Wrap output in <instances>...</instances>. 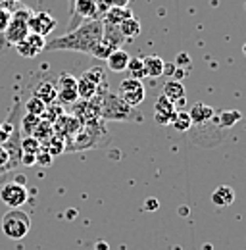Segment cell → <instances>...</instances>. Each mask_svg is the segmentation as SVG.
Returning a JSON list of instances; mask_svg holds the SVG:
<instances>
[{
    "label": "cell",
    "mask_w": 246,
    "mask_h": 250,
    "mask_svg": "<svg viewBox=\"0 0 246 250\" xmlns=\"http://www.w3.org/2000/svg\"><path fill=\"white\" fill-rule=\"evenodd\" d=\"M104 35V25L102 20H89L81 25H77L75 29L63 33L60 37L52 39L46 42L44 50L48 52H83V54H91L94 46L102 41Z\"/></svg>",
    "instance_id": "cell-1"
},
{
    "label": "cell",
    "mask_w": 246,
    "mask_h": 250,
    "mask_svg": "<svg viewBox=\"0 0 246 250\" xmlns=\"http://www.w3.org/2000/svg\"><path fill=\"white\" fill-rule=\"evenodd\" d=\"M100 118L104 122H143V114L123 102L118 94L104 93L100 98Z\"/></svg>",
    "instance_id": "cell-2"
},
{
    "label": "cell",
    "mask_w": 246,
    "mask_h": 250,
    "mask_svg": "<svg viewBox=\"0 0 246 250\" xmlns=\"http://www.w3.org/2000/svg\"><path fill=\"white\" fill-rule=\"evenodd\" d=\"M110 141L106 129H104V120H94L89 124H83L81 129L75 133L71 145L65 150H89V148H98Z\"/></svg>",
    "instance_id": "cell-3"
},
{
    "label": "cell",
    "mask_w": 246,
    "mask_h": 250,
    "mask_svg": "<svg viewBox=\"0 0 246 250\" xmlns=\"http://www.w3.org/2000/svg\"><path fill=\"white\" fill-rule=\"evenodd\" d=\"M0 229H2V233H4L10 241H21V239H25V237L29 235L31 218L25 212H21L20 208L8 210V212L2 216Z\"/></svg>",
    "instance_id": "cell-4"
},
{
    "label": "cell",
    "mask_w": 246,
    "mask_h": 250,
    "mask_svg": "<svg viewBox=\"0 0 246 250\" xmlns=\"http://www.w3.org/2000/svg\"><path fill=\"white\" fill-rule=\"evenodd\" d=\"M31 14H33V10H29V8H18L16 12H12V20H10L6 31L2 33L8 44L16 46L20 41H23L29 35Z\"/></svg>",
    "instance_id": "cell-5"
},
{
    "label": "cell",
    "mask_w": 246,
    "mask_h": 250,
    "mask_svg": "<svg viewBox=\"0 0 246 250\" xmlns=\"http://www.w3.org/2000/svg\"><path fill=\"white\" fill-rule=\"evenodd\" d=\"M118 96L122 98L123 102H127L129 106L135 108V106H139V104L144 102V98H146V89H144L143 81L127 77V79H123L122 83H120Z\"/></svg>",
    "instance_id": "cell-6"
},
{
    "label": "cell",
    "mask_w": 246,
    "mask_h": 250,
    "mask_svg": "<svg viewBox=\"0 0 246 250\" xmlns=\"http://www.w3.org/2000/svg\"><path fill=\"white\" fill-rule=\"evenodd\" d=\"M29 198V192L23 183H18V181H12V183H6L4 187H0V200L2 204L8 206V210H16L20 206H23Z\"/></svg>",
    "instance_id": "cell-7"
},
{
    "label": "cell",
    "mask_w": 246,
    "mask_h": 250,
    "mask_svg": "<svg viewBox=\"0 0 246 250\" xmlns=\"http://www.w3.org/2000/svg\"><path fill=\"white\" fill-rule=\"evenodd\" d=\"M54 85H56V100L60 104L73 106L79 100V94H77V77H73L69 73H62Z\"/></svg>",
    "instance_id": "cell-8"
},
{
    "label": "cell",
    "mask_w": 246,
    "mask_h": 250,
    "mask_svg": "<svg viewBox=\"0 0 246 250\" xmlns=\"http://www.w3.org/2000/svg\"><path fill=\"white\" fill-rule=\"evenodd\" d=\"M89 21V20H100L98 18V8H96V0H73V20L69 23V31L75 29L77 25H81V21Z\"/></svg>",
    "instance_id": "cell-9"
},
{
    "label": "cell",
    "mask_w": 246,
    "mask_h": 250,
    "mask_svg": "<svg viewBox=\"0 0 246 250\" xmlns=\"http://www.w3.org/2000/svg\"><path fill=\"white\" fill-rule=\"evenodd\" d=\"M56 25L58 21L50 12H33L29 18V33L41 35L44 39L56 29Z\"/></svg>",
    "instance_id": "cell-10"
},
{
    "label": "cell",
    "mask_w": 246,
    "mask_h": 250,
    "mask_svg": "<svg viewBox=\"0 0 246 250\" xmlns=\"http://www.w3.org/2000/svg\"><path fill=\"white\" fill-rule=\"evenodd\" d=\"M44 46H46V39H44V37L29 33L23 41H20V42L16 44V52H18L21 58H35V56H39L41 52H44Z\"/></svg>",
    "instance_id": "cell-11"
},
{
    "label": "cell",
    "mask_w": 246,
    "mask_h": 250,
    "mask_svg": "<svg viewBox=\"0 0 246 250\" xmlns=\"http://www.w3.org/2000/svg\"><path fill=\"white\" fill-rule=\"evenodd\" d=\"M162 94L177 108L181 110L186 102V91H184V85L177 79H169L164 83V89H162Z\"/></svg>",
    "instance_id": "cell-12"
},
{
    "label": "cell",
    "mask_w": 246,
    "mask_h": 250,
    "mask_svg": "<svg viewBox=\"0 0 246 250\" xmlns=\"http://www.w3.org/2000/svg\"><path fill=\"white\" fill-rule=\"evenodd\" d=\"M175 114H177V108L164 94H160L158 100H156V104H154V120H156V124L169 125L173 122Z\"/></svg>",
    "instance_id": "cell-13"
},
{
    "label": "cell",
    "mask_w": 246,
    "mask_h": 250,
    "mask_svg": "<svg viewBox=\"0 0 246 250\" xmlns=\"http://www.w3.org/2000/svg\"><path fill=\"white\" fill-rule=\"evenodd\" d=\"M188 116H190V122L196 125H204L208 124L210 120H214L215 116V110L212 106H208V104H202V102H196L192 108H190V112H188Z\"/></svg>",
    "instance_id": "cell-14"
},
{
    "label": "cell",
    "mask_w": 246,
    "mask_h": 250,
    "mask_svg": "<svg viewBox=\"0 0 246 250\" xmlns=\"http://www.w3.org/2000/svg\"><path fill=\"white\" fill-rule=\"evenodd\" d=\"M133 18V10L129 6L125 8H118V6H112L104 16H102V23H110V25H120L122 21Z\"/></svg>",
    "instance_id": "cell-15"
},
{
    "label": "cell",
    "mask_w": 246,
    "mask_h": 250,
    "mask_svg": "<svg viewBox=\"0 0 246 250\" xmlns=\"http://www.w3.org/2000/svg\"><path fill=\"white\" fill-rule=\"evenodd\" d=\"M131 60V56L123 50V48H118V50H114L108 58H106V63H108V69L110 71H116V73H122L127 69V63Z\"/></svg>",
    "instance_id": "cell-16"
},
{
    "label": "cell",
    "mask_w": 246,
    "mask_h": 250,
    "mask_svg": "<svg viewBox=\"0 0 246 250\" xmlns=\"http://www.w3.org/2000/svg\"><path fill=\"white\" fill-rule=\"evenodd\" d=\"M33 96H37V98L42 100L46 106H50V104L56 102V85H54L52 81H41V83L37 85Z\"/></svg>",
    "instance_id": "cell-17"
},
{
    "label": "cell",
    "mask_w": 246,
    "mask_h": 250,
    "mask_svg": "<svg viewBox=\"0 0 246 250\" xmlns=\"http://www.w3.org/2000/svg\"><path fill=\"white\" fill-rule=\"evenodd\" d=\"M143 63H144V75L146 77L158 79V77L164 75V65H165V62L160 56H144Z\"/></svg>",
    "instance_id": "cell-18"
},
{
    "label": "cell",
    "mask_w": 246,
    "mask_h": 250,
    "mask_svg": "<svg viewBox=\"0 0 246 250\" xmlns=\"http://www.w3.org/2000/svg\"><path fill=\"white\" fill-rule=\"evenodd\" d=\"M212 200H214V204L221 206V208H225V206L233 204V200H235V192H233V188L231 187L221 185V187L215 188V192L212 194Z\"/></svg>",
    "instance_id": "cell-19"
},
{
    "label": "cell",
    "mask_w": 246,
    "mask_h": 250,
    "mask_svg": "<svg viewBox=\"0 0 246 250\" xmlns=\"http://www.w3.org/2000/svg\"><path fill=\"white\" fill-rule=\"evenodd\" d=\"M120 31H122L125 41H133V39L139 37V33H141V23H139V20L133 16V18H129V20H125V21L120 23Z\"/></svg>",
    "instance_id": "cell-20"
},
{
    "label": "cell",
    "mask_w": 246,
    "mask_h": 250,
    "mask_svg": "<svg viewBox=\"0 0 246 250\" xmlns=\"http://www.w3.org/2000/svg\"><path fill=\"white\" fill-rule=\"evenodd\" d=\"M127 71L131 73V79H139V81L146 79V75H144V63H143V58H139V56L129 60Z\"/></svg>",
    "instance_id": "cell-21"
},
{
    "label": "cell",
    "mask_w": 246,
    "mask_h": 250,
    "mask_svg": "<svg viewBox=\"0 0 246 250\" xmlns=\"http://www.w3.org/2000/svg\"><path fill=\"white\" fill-rule=\"evenodd\" d=\"M114 50H118V48H116V46H112L108 41H104V39H102V41L94 46V50L91 52V56H94L96 60H106Z\"/></svg>",
    "instance_id": "cell-22"
},
{
    "label": "cell",
    "mask_w": 246,
    "mask_h": 250,
    "mask_svg": "<svg viewBox=\"0 0 246 250\" xmlns=\"http://www.w3.org/2000/svg\"><path fill=\"white\" fill-rule=\"evenodd\" d=\"M25 110H27V114H33V116L41 118V116H44V112H46V104H44L42 100H39L37 96H31L29 100L25 102Z\"/></svg>",
    "instance_id": "cell-23"
},
{
    "label": "cell",
    "mask_w": 246,
    "mask_h": 250,
    "mask_svg": "<svg viewBox=\"0 0 246 250\" xmlns=\"http://www.w3.org/2000/svg\"><path fill=\"white\" fill-rule=\"evenodd\" d=\"M173 127L177 129V131H188L190 129V116H188V112H184V110H177V114H175V118H173Z\"/></svg>",
    "instance_id": "cell-24"
},
{
    "label": "cell",
    "mask_w": 246,
    "mask_h": 250,
    "mask_svg": "<svg viewBox=\"0 0 246 250\" xmlns=\"http://www.w3.org/2000/svg\"><path fill=\"white\" fill-rule=\"evenodd\" d=\"M83 77H87L89 81H92L94 85H104L106 83V73H104V69L102 67H92V69H87L85 73H83Z\"/></svg>",
    "instance_id": "cell-25"
},
{
    "label": "cell",
    "mask_w": 246,
    "mask_h": 250,
    "mask_svg": "<svg viewBox=\"0 0 246 250\" xmlns=\"http://www.w3.org/2000/svg\"><path fill=\"white\" fill-rule=\"evenodd\" d=\"M12 169H16V167H14V164H12L10 152L6 150L4 145H0V175L8 173V171H12Z\"/></svg>",
    "instance_id": "cell-26"
},
{
    "label": "cell",
    "mask_w": 246,
    "mask_h": 250,
    "mask_svg": "<svg viewBox=\"0 0 246 250\" xmlns=\"http://www.w3.org/2000/svg\"><path fill=\"white\" fill-rule=\"evenodd\" d=\"M46 146V150H48V154L54 158L58 156V154H62L63 150H65V145H63V139H60V137H52L50 139V143H46L44 145Z\"/></svg>",
    "instance_id": "cell-27"
},
{
    "label": "cell",
    "mask_w": 246,
    "mask_h": 250,
    "mask_svg": "<svg viewBox=\"0 0 246 250\" xmlns=\"http://www.w3.org/2000/svg\"><path fill=\"white\" fill-rule=\"evenodd\" d=\"M10 20H12V10L10 8H0V35L6 31Z\"/></svg>",
    "instance_id": "cell-28"
},
{
    "label": "cell",
    "mask_w": 246,
    "mask_h": 250,
    "mask_svg": "<svg viewBox=\"0 0 246 250\" xmlns=\"http://www.w3.org/2000/svg\"><path fill=\"white\" fill-rule=\"evenodd\" d=\"M221 118H223V127H231L237 120H241V114L237 110H233V114H223Z\"/></svg>",
    "instance_id": "cell-29"
},
{
    "label": "cell",
    "mask_w": 246,
    "mask_h": 250,
    "mask_svg": "<svg viewBox=\"0 0 246 250\" xmlns=\"http://www.w3.org/2000/svg\"><path fill=\"white\" fill-rule=\"evenodd\" d=\"M184 63H186V65H190V58H188V54L181 52V54L177 56V63H175V65H177V67H183Z\"/></svg>",
    "instance_id": "cell-30"
},
{
    "label": "cell",
    "mask_w": 246,
    "mask_h": 250,
    "mask_svg": "<svg viewBox=\"0 0 246 250\" xmlns=\"http://www.w3.org/2000/svg\"><path fill=\"white\" fill-rule=\"evenodd\" d=\"M112 6H118V8H125L129 6V0H110V8Z\"/></svg>",
    "instance_id": "cell-31"
},
{
    "label": "cell",
    "mask_w": 246,
    "mask_h": 250,
    "mask_svg": "<svg viewBox=\"0 0 246 250\" xmlns=\"http://www.w3.org/2000/svg\"><path fill=\"white\" fill-rule=\"evenodd\" d=\"M243 52H245V56H246V44L243 46Z\"/></svg>",
    "instance_id": "cell-32"
},
{
    "label": "cell",
    "mask_w": 246,
    "mask_h": 250,
    "mask_svg": "<svg viewBox=\"0 0 246 250\" xmlns=\"http://www.w3.org/2000/svg\"><path fill=\"white\" fill-rule=\"evenodd\" d=\"M10 2H16V0H10Z\"/></svg>",
    "instance_id": "cell-33"
}]
</instances>
